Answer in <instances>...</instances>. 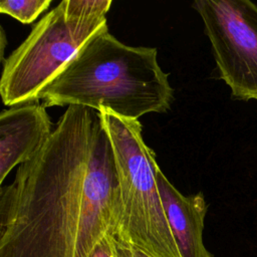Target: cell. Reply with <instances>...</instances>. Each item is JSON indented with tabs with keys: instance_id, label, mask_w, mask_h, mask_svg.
<instances>
[{
	"instance_id": "cell-11",
	"label": "cell",
	"mask_w": 257,
	"mask_h": 257,
	"mask_svg": "<svg viewBox=\"0 0 257 257\" xmlns=\"http://www.w3.org/2000/svg\"><path fill=\"white\" fill-rule=\"evenodd\" d=\"M5 34H4V30L1 28V59H2V63L4 62V59H3V51H4V47H5Z\"/></svg>"
},
{
	"instance_id": "cell-8",
	"label": "cell",
	"mask_w": 257,
	"mask_h": 257,
	"mask_svg": "<svg viewBox=\"0 0 257 257\" xmlns=\"http://www.w3.org/2000/svg\"><path fill=\"white\" fill-rule=\"evenodd\" d=\"M51 0H4L0 2V12L18 21L29 24L45 11Z\"/></svg>"
},
{
	"instance_id": "cell-9",
	"label": "cell",
	"mask_w": 257,
	"mask_h": 257,
	"mask_svg": "<svg viewBox=\"0 0 257 257\" xmlns=\"http://www.w3.org/2000/svg\"><path fill=\"white\" fill-rule=\"evenodd\" d=\"M89 257H117L113 237L111 235L105 236L97 244Z\"/></svg>"
},
{
	"instance_id": "cell-5",
	"label": "cell",
	"mask_w": 257,
	"mask_h": 257,
	"mask_svg": "<svg viewBox=\"0 0 257 257\" xmlns=\"http://www.w3.org/2000/svg\"><path fill=\"white\" fill-rule=\"evenodd\" d=\"M220 77L240 100H257V4L249 0H197Z\"/></svg>"
},
{
	"instance_id": "cell-10",
	"label": "cell",
	"mask_w": 257,
	"mask_h": 257,
	"mask_svg": "<svg viewBox=\"0 0 257 257\" xmlns=\"http://www.w3.org/2000/svg\"><path fill=\"white\" fill-rule=\"evenodd\" d=\"M114 239V238H113ZM117 257H151L141 250L114 240Z\"/></svg>"
},
{
	"instance_id": "cell-3",
	"label": "cell",
	"mask_w": 257,
	"mask_h": 257,
	"mask_svg": "<svg viewBox=\"0 0 257 257\" xmlns=\"http://www.w3.org/2000/svg\"><path fill=\"white\" fill-rule=\"evenodd\" d=\"M99 112L112 146L120 191V214L112 237L151 257H182L158 189L156 155L143 139V125L108 109Z\"/></svg>"
},
{
	"instance_id": "cell-4",
	"label": "cell",
	"mask_w": 257,
	"mask_h": 257,
	"mask_svg": "<svg viewBox=\"0 0 257 257\" xmlns=\"http://www.w3.org/2000/svg\"><path fill=\"white\" fill-rule=\"evenodd\" d=\"M104 24L106 17L75 15L66 1H61L35 24L4 61L0 80L4 104L37 102L46 85Z\"/></svg>"
},
{
	"instance_id": "cell-6",
	"label": "cell",
	"mask_w": 257,
	"mask_h": 257,
	"mask_svg": "<svg viewBox=\"0 0 257 257\" xmlns=\"http://www.w3.org/2000/svg\"><path fill=\"white\" fill-rule=\"evenodd\" d=\"M52 122L43 104L11 106L0 113V184L15 166L32 159L50 138Z\"/></svg>"
},
{
	"instance_id": "cell-7",
	"label": "cell",
	"mask_w": 257,
	"mask_h": 257,
	"mask_svg": "<svg viewBox=\"0 0 257 257\" xmlns=\"http://www.w3.org/2000/svg\"><path fill=\"white\" fill-rule=\"evenodd\" d=\"M156 181L171 231L182 257H213L203 242L205 217L208 210L202 192L184 196L156 168Z\"/></svg>"
},
{
	"instance_id": "cell-1",
	"label": "cell",
	"mask_w": 257,
	"mask_h": 257,
	"mask_svg": "<svg viewBox=\"0 0 257 257\" xmlns=\"http://www.w3.org/2000/svg\"><path fill=\"white\" fill-rule=\"evenodd\" d=\"M120 214L100 112L69 105L38 153L0 190V257H89Z\"/></svg>"
},
{
	"instance_id": "cell-2",
	"label": "cell",
	"mask_w": 257,
	"mask_h": 257,
	"mask_svg": "<svg viewBox=\"0 0 257 257\" xmlns=\"http://www.w3.org/2000/svg\"><path fill=\"white\" fill-rule=\"evenodd\" d=\"M157 56L155 47L120 42L104 24L46 85L39 99L45 107L82 105L136 120L147 113L167 112L174 89Z\"/></svg>"
}]
</instances>
